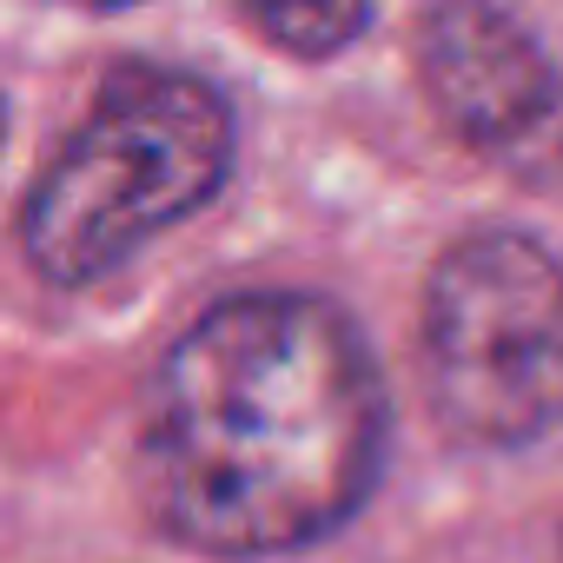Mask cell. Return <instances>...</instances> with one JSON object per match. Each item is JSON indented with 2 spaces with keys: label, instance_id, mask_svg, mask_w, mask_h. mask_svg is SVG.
<instances>
[{
  "label": "cell",
  "instance_id": "5",
  "mask_svg": "<svg viewBox=\"0 0 563 563\" xmlns=\"http://www.w3.org/2000/svg\"><path fill=\"white\" fill-rule=\"evenodd\" d=\"M239 21L286 60H339L365 41L372 0H239Z\"/></svg>",
  "mask_w": 563,
  "mask_h": 563
},
{
  "label": "cell",
  "instance_id": "2",
  "mask_svg": "<svg viewBox=\"0 0 563 563\" xmlns=\"http://www.w3.org/2000/svg\"><path fill=\"white\" fill-rule=\"evenodd\" d=\"M239 159L232 100L186 67H126L60 140L21 206V252L60 292L133 265L206 212Z\"/></svg>",
  "mask_w": 563,
  "mask_h": 563
},
{
  "label": "cell",
  "instance_id": "3",
  "mask_svg": "<svg viewBox=\"0 0 563 563\" xmlns=\"http://www.w3.org/2000/svg\"><path fill=\"white\" fill-rule=\"evenodd\" d=\"M424 385L457 444L517 451L563 424V258L517 232H464L424 278Z\"/></svg>",
  "mask_w": 563,
  "mask_h": 563
},
{
  "label": "cell",
  "instance_id": "4",
  "mask_svg": "<svg viewBox=\"0 0 563 563\" xmlns=\"http://www.w3.org/2000/svg\"><path fill=\"white\" fill-rule=\"evenodd\" d=\"M418 87L438 126L477 153H523L563 107V67L517 0H424Z\"/></svg>",
  "mask_w": 563,
  "mask_h": 563
},
{
  "label": "cell",
  "instance_id": "6",
  "mask_svg": "<svg viewBox=\"0 0 563 563\" xmlns=\"http://www.w3.org/2000/svg\"><path fill=\"white\" fill-rule=\"evenodd\" d=\"M67 8H80V14H120V8H140V0H67Z\"/></svg>",
  "mask_w": 563,
  "mask_h": 563
},
{
  "label": "cell",
  "instance_id": "7",
  "mask_svg": "<svg viewBox=\"0 0 563 563\" xmlns=\"http://www.w3.org/2000/svg\"><path fill=\"white\" fill-rule=\"evenodd\" d=\"M0 140H8V100H0Z\"/></svg>",
  "mask_w": 563,
  "mask_h": 563
},
{
  "label": "cell",
  "instance_id": "1",
  "mask_svg": "<svg viewBox=\"0 0 563 563\" xmlns=\"http://www.w3.org/2000/svg\"><path fill=\"white\" fill-rule=\"evenodd\" d=\"M385 372L345 306L239 292L206 306L146 385L140 497L206 556L332 537L378 484Z\"/></svg>",
  "mask_w": 563,
  "mask_h": 563
}]
</instances>
